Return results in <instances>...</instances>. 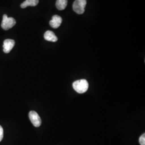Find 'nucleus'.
Segmentation results:
<instances>
[{
	"instance_id": "f257e3e1",
	"label": "nucleus",
	"mask_w": 145,
	"mask_h": 145,
	"mask_svg": "<svg viewBox=\"0 0 145 145\" xmlns=\"http://www.w3.org/2000/svg\"><path fill=\"white\" fill-rule=\"evenodd\" d=\"M72 87L78 93H84L88 90L89 84L85 79L79 80L72 83Z\"/></svg>"
},
{
	"instance_id": "f03ea898",
	"label": "nucleus",
	"mask_w": 145,
	"mask_h": 145,
	"mask_svg": "<svg viewBox=\"0 0 145 145\" xmlns=\"http://www.w3.org/2000/svg\"><path fill=\"white\" fill-rule=\"evenodd\" d=\"M86 5V0H75L72 5L73 10L79 15L82 14L85 11Z\"/></svg>"
},
{
	"instance_id": "7ed1b4c3",
	"label": "nucleus",
	"mask_w": 145,
	"mask_h": 145,
	"mask_svg": "<svg viewBox=\"0 0 145 145\" xmlns=\"http://www.w3.org/2000/svg\"><path fill=\"white\" fill-rule=\"evenodd\" d=\"M16 23V20L12 17H8L7 15H3V20L1 23V27L5 30H8L15 26Z\"/></svg>"
},
{
	"instance_id": "20e7f679",
	"label": "nucleus",
	"mask_w": 145,
	"mask_h": 145,
	"mask_svg": "<svg viewBox=\"0 0 145 145\" xmlns=\"http://www.w3.org/2000/svg\"><path fill=\"white\" fill-rule=\"evenodd\" d=\"M29 117L32 124L35 127H39L42 124V120L39 114L36 111H31L29 114Z\"/></svg>"
},
{
	"instance_id": "39448f33",
	"label": "nucleus",
	"mask_w": 145,
	"mask_h": 145,
	"mask_svg": "<svg viewBox=\"0 0 145 145\" xmlns=\"http://www.w3.org/2000/svg\"><path fill=\"white\" fill-rule=\"evenodd\" d=\"M15 45V42L12 39H5L3 42V52L5 53H9Z\"/></svg>"
},
{
	"instance_id": "423d86ee",
	"label": "nucleus",
	"mask_w": 145,
	"mask_h": 145,
	"mask_svg": "<svg viewBox=\"0 0 145 145\" xmlns=\"http://www.w3.org/2000/svg\"><path fill=\"white\" fill-rule=\"evenodd\" d=\"M62 18L58 15H54L52 20L50 21V25L54 29H57L62 23Z\"/></svg>"
},
{
	"instance_id": "0eeeda50",
	"label": "nucleus",
	"mask_w": 145,
	"mask_h": 145,
	"mask_svg": "<svg viewBox=\"0 0 145 145\" xmlns=\"http://www.w3.org/2000/svg\"><path fill=\"white\" fill-rule=\"evenodd\" d=\"M44 37L46 40L49 42H56L57 41V37L56 36L53 32L51 31H47L45 33Z\"/></svg>"
},
{
	"instance_id": "6e6552de",
	"label": "nucleus",
	"mask_w": 145,
	"mask_h": 145,
	"mask_svg": "<svg viewBox=\"0 0 145 145\" xmlns=\"http://www.w3.org/2000/svg\"><path fill=\"white\" fill-rule=\"evenodd\" d=\"M39 3V0H25L21 5V7L23 9L26 8L29 6L35 7Z\"/></svg>"
},
{
	"instance_id": "1a4fd4ad",
	"label": "nucleus",
	"mask_w": 145,
	"mask_h": 145,
	"mask_svg": "<svg viewBox=\"0 0 145 145\" xmlns=\"http://www.w3.org/2000/svg\"><path fill=\"white\" fill-rule=\"evenodd\" d=\"M68 0H57L56 7L58 10H64L67 5Z\"/></svg>"
},
{
	"instance_id": "9d476101",
	"label": "nucleus",
	"mask_w": 145,
	"mask_h": 145,
	"mask_svg": "<svg viewBox=\"0 0 145 145\" xmlns=\"http://www.w3.org/2000/svg\"><path fill=\"white\" fill-rule=\"evenodd\" d=\"M139 143L140 145H145V134L141 135L139 138Z\"/></svg>"
},
{
	"instance_id": "9b49d317",
	"label": "nucleus",
	"mask_w": 145,
	"mask_h": 145,
	"mask_svg": "<svg viewBox=\"0 0 145 145\" xmlns=\"http://www.w3.org/2000/svg\"><path fill=\"white\" fill-rule=\"evenodd\" d=\"M3 129L0 125V142L3 139Z\"/></svg>"
}]
</instances>
